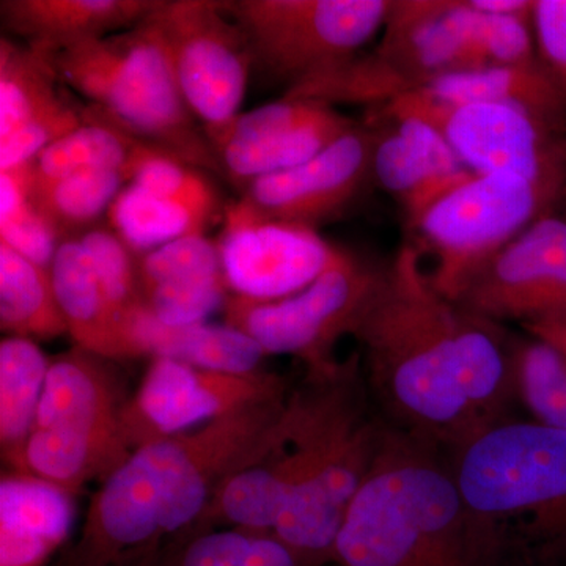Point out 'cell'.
<instances>
[{"mask_svg": "<svg viewBox=\"0 0 566 566\" xmlns=\"http://www.w3.org/2000/svg\"><path fill=\"white\" fill-rule=\"evenodd\" d=\"M353 337L398 428L434 444H464L515 398L512 337L438 292L415 243L379 266Z\"/></svg>", "mask_w": 566, "mask_h": 566, "instance_id": "obj_1", "label": "cell"}, {"mask_svg": "<svg viewBox=\"0 0 566 566\" xmlns=\"http://www.w3.org/2000/svg\"><path fill=\"white\" fill-rule=\"evenodd\" d=\"M289 395L133 450L93 494L61 566L133 564L196 526L227 479L273 450Z\"/></svg>", "mask_w": 566, "mask_h": 566, "instance_id": "obj_2", "label": "cell"}, {"mask_svg": "<svg viewBox=\"0 0 566 566\" xmlns=\"http://www.w3.org/2000/svg\"><path fill=\"white\" fill-rule=\"evenodd\" d=\"M434 442L385 427L374 463L344 517L342 566H452L474 523Z\"/></svg>", "mask_w": 566, "mask_h": 566, "instance_id": "obj_3", "label": "cell"}, {"mask_svg": "<svg viewBox=\"0 0 566 566\" xmlns=\"http://www.w3.org/2000/svg\"><path fill=\"white\" fill-rule=\"evenodd\" d=\"M153 11L132 29L44 59L62 84L125 132L203 172L222 174L207 134L182 98L172 55Z\"/></svg>", "mask_w": 566, "mask_h": 566, "instance_id": "obj_4", "label": "cell"}, {"mask_svg": "<svg viewBox=\"0 0 566 566\" xmlns=\"http://www.w3.org/2000/svg\"><path fill=\"white\" fill-rule=\"evenodd\" d=\"M126 398L112 360L74 346L52 357L20 472L81 493L129 455L123 433Z\"/></svg>", "mask_w": 566, "mask_h": 566, "instance_id": "obj_5", "label": "cell"}, {"mask_svg": "<svg viewBox=\"0 0 566 566\" xmlns=\"http://www.w3.org/2000/svg\"><path fill=\"white\" fill-rule=\"evenodd\" d=\"M479 69L468 0H392L375 51L304 81L297 93L331 106L379 107L447 74Z\"/></svg>", "mask_w": 566, "mask_h": 566, "instance_id": "obj_6", "label": "cell"}, {"mask_svg": "<svg viewBox=\"0 0 566 566\" xmlns=\"http://www.w3.org/2000/svg\"><path fill=\"white\" fill-rule=\"evenodd\" d=\"M564 193L515 174L474 175L411 226L433 259L431 282L457 301L483 268L528 227L553 214Z\"/></svg>", "mask_w": 566, "mask_h": 566, "instance_id": "obj_7", "label": "cell"}, {"mask_svg": "<svg viewBox=\"0 0 566 566\" xmlns=\"http://www.w3.org/2000/svg\"><path fill=\"white\" fill-rule=\"evenodd\" d=\"M452 471L474 521L566 517V431L499 420L457 447Z\"/></svg>", "mask_w": 566, "mask_h": 566, "instance_id": "obj_8", "label": "cell"}, {"mask_svg": "<svg viewBox=\"0 0 566 566\" xmlns=\"http://www.w3.org/2000/svg\"><path fill=\"white\" fill-rule=\"evenodd\" d=\"M253 69L297 82L342 65L385 28L392 0H234Z\"/></svg>", "mask_w": 566, "mask_h": 566, "instance_id": "obj_9", "label": "cell"}, {"mask_svg": "<svg viewBox=\"0 0 566 566\" xmlns=\"http://www.w3.org/2000/svg\"><path fill=\"white\" fill-rule=\"evenodd\" d=\"M378 270L334 245L322 273L300 293L277 301L230 294L223 319L252 337L266 356H293L307 375L329 374L340 365L335 346L353 335Z\"/></svg>", "mask_w": 566, "mask_h": 566, "instance_id": "obj_10", "label": "cell"}, {"mask_svg": "<svg viewBox=\"0 0 566 566\" xmlns=\"http://www.w3.org/2000/svg\"><path fill=\"white\" fill-rule=\"evenodd\" d=\"M378 109L415 115L433 126L471 174H515L564 193L566 133L531 112L505 104L444 102L420 91Z\"/></svg>", "mask_w": 566, "mask_h": 566, "instance_id": "obj_11", "label": "cell"}, {"mask_svg": "<svg viewBox=\"0 0 566 566\" xmlns=\"http://www.w3.org/2000/svg\"><path fill=\"white\" fill-rule=\"evenodd\" d=\"M189 111L205 134L241 114L253 69L248 41L219 0H159L155 11Z\"/></svg>", "mask_w": 566, "mask_h": 566, "instance_id": "obj_12", "label": "cell"}, {"mask_svg": "<svg viewBox=\"0 0 566 566\" xmlns=\"http://www.w3.org/2000/svg\"><path fill=\"white\" fill-rule=\"evenodd\" d=\"M290 394L285 378L263 370L233 375L151 357L139 389L123 409V433L129 449L185 433L249 406Z\"/></svg>", "mask_w": 566, "mask_h": 566, "instance_id": "obj_13", "label": "cell"}, {"mask_svg": "<svg viewBox=\"0 0 566 566\" xmlns=\"http://www.w3.org/2000/svg\"><path fill=\"white\" fill-rule=\"evenodd\" d=\"M216 244L230 294L253 301L300 293L318 277L334 251L315 229L275 221L243 199L223 211Z\"/></svg>", "mask_w": 566, "mask_h": 566, "instance_id": "obj_14", "label": "cell"}, {"mask_svg": "<svg viewBox=\"0 0 566 566\" xmlns=\"http://www.w3.org/2000/svg\"><path fill=\"white\" fill-rule=\"evenodd\" d=\"M493 323L566 316V219L549 214L512 241L455 301Z\"/></svg>", "mask_w": 566, "mask_h": 566, "instance_id": "obj_15", "label": "cell"}, {"mask_svg": "<svg viewBox=\"0 0 566 566\" xmlns=\"http://www.w3.org/2000/svg\"><path fill=\"white\" fill-rule=\"evenodd\" d=\"M356 122L331 104L283 96L241 112L221 132L208 136L222 174L244 186L314 158Z\"/></svg>", "mask_w": 566, "mask_h": 566, "instance_id": "obj_16", "label": "cell"}, {"mask_svg": "<svg viewBox=\"0 0 566 566\" xmlns=\"http://www.w3.org/2000/svg\"><path fill=\"white\" fill-rule=\"evenodd\" d=\"M374 128L356 123L314 158L249 182L241 199L275 221L316 230L337 218L374 181Z\"/></svg>", "mask_w": 566, "mask_h": 566, "instance_id": "obj_17", "label": "cell"}, {"mask_svg": "<svg viewBox=\"0 0 566 566\" xmlns=\"http://www.w3.org/2000/svg\"><path fill=\"white\" fill-rule=\"evenodd\" d=\"M137 273L145 311L166 326L207 322L230 296L218 244L205 234L137 255Z\"/></svg>", "mask_w": 566, "mask_h": 566, "instance_id": "obj_18", "label": "cell"}, {"mask_svg": "<svg viewBox=\"0 0 566 566\" xmlns=\"http://www.w3.org/2000/svg\"><path fill=\"white\" fill-rule=\"evenodd\" d=\"M51 275L74 346L112 363L147 356L139 329L112 303L80 238L62 241Z\"/></svg>", "mask_w": 566, "mask_h": 566, "instance_id": "obj_19", "label": "cell"}, {"mask_svg": "<svg viewBox=\"0 0 566 566\" xmlns=\"http://www.w3.org/2000/svg\"><path fill=\"white\" fill-rule=\"evenodd\" d=\"M159 0H2L7 31L36 54H57L139 24Z\"/></svg>", "mask_w": 566, "mask_h": 566, "instance_id": "obj_20", "label": "cell"}, {"mask_svg": "<svg viewBox=\"0 0 566 566\" xmlns=\"http://www.w3.org/2000/svg\"><path fill=\"white\" fill-rule=\"evenodd\" d=\"M74 495L24 472L0 482V566H44L66 542Z\"/></svg>", "mask_w": 566, "mask_h": 566, "instance_id": "obj_21", "label": "cell"}, {"mask_svg": "<svg viewBox=\"0 0 566 566\" xmlns=\"http://www.w3.org/2000/svg\"><path fill=\"white\" fill-rule=\"evenodd\" d=\"M420 92L444 102L517 107L542 118L557 132L566 133V93L542 62L447 74Z\"/></svg>", "mask_w": 566, "mask_h": 566, "instance_id": "obj_22", "label": "cell"}, {"mask_svg": "<svg viewBox=\"0 0 566 566\" xmlns=\"http://www.w3.org/2000/svg\"><path fill=\"white\" fill-rule=\"evenodd\" d=\"M140 338L147 356L167 357L222 374H259L268 357L252 337L227 323L166 326L147 314L142 322Z\"/></svg>", "mask_w": 566, "mask_h": 566, "instance_id": "obj_23", "label": "cell"}, {"mask_svg": "<svg viewBox=\"0 0 566 566\" xmlns=\"http://www.w3.org/2000/svg\"><path fill=\"white\" fill-rule=\"evenodd\" d=\"M218 211L219 205L188 202L126 185L106 218L123 243L142 255L180 238L205 234Z\"/></svg>", "mask_w": 566, "mask_h": 566, "instance_id": "obj_24", "label": "cell"}, {"mask_svg": "<svg viewBox=\"0 0 566 566\" xmlns=\"http://www.w3.org/2000/svg\"><path fill=\"white\" fill-rule=\"evenodd\" d=\"M50 365L31 338L7 335L0 342V447L13 472H20Z\"/></svg>", "mask_w": 566, "mask_h": 566, "instance_id": "obj_25", "label": "cell"}, {"mask_svg": "<svg viewBox=\"0 0 566 566\" xmlns=\"http://www.w3.org/2000/svg\"><path fill=\"white\" fill-rule=\"evenodd\" d=\"M0 327L31 340H52L69 334L57 303L51 268L25 259L0 243Z\"/></svg>", "mask_w": 566, "mask_h": 566, "instance_id": "obj_26", "label": "cell"}, {"mask_svg": "<svg viewBox=\"0 0 566 566\" xmlns=\"http://www.w3.org/2000/svg\"><path fill=\"white\" fill-rule=\"evenodd\" d=\"M84 123L73 133L40 153L31 163L36 180H54L85 170H115L125 175L142 139L125 132L102 112L88 106L82 109Z\"/></svg>", "mask_w": 566, "mask_h": 566, "instance_id": "obj_27", "label": "cell"}, {"mask_svg": "<svg viewBox=\"0 0 566 566\" xmlns=\"http://www.w3.org/2000/svg\"><path fill=\"white\" fill-rule=\"evenodd\" d=\"M150 566H301L270 532L191 528L153 554Z\"/></svg>", "mask_w": 566, "mask_h": 566, "instance_id": "obj_28", "label": "cell"}, {"mask_svg": "<svg viewBox=\"0 0 566 566\" xmlns=\"http://www.w3.org/2000/svg\"><path fill=\"white\" fill-rule=\"evenodd\" d=\"M378 118L379 125L371 126L375 133L374 181L397 200L411 227L458 186L442 180L392 123Z\"/></svg>", "mask_w": 566, "mask_h": 566, "instance_id": "obj_29", "label": "cell"}, {"mask_svg": "<svg viewBox=\"0 0 566 566\" xmlns=\"http://www.w3.org/2000/svg\"><path fill=\"white\" fill-rule=\"evenodd\" d=\"M126 185L125 175L115 170H85L54 180H36L32 174V197L66 240L96 227Z\"/></svg>", "mask_w": 566, "mask_h": 566, "instance_id": "obj_30", "label": "cell"}, {"mask_svg": "<svg viewBox=\"0 0 566 566\" xmlns=\"http://www.w3.org/2000/svg\"><path fill=\"white\" fill-rule=\"evenodd\" d=\"M510 348L515 397L534 422L566 431V354L528 334L512 337Z\"/></svg>", "mask_w": 566, "mask_h": 566, "instance_id": "obj_31", "label": "cell"}, {"mask_svg": "<svg viewBox=\"0 0 566 566\" xmlns=\"http://www.w3.org/2000/svg\"><path fill=\"white\" fill-rule=\"evenodd\" d=\"M46 59L2 35L0 40V139L62 96Z\"/></svg>", "mask_w": 566, "mask_h": 566, "instance_id": "obj_32", "label": "cell"}, {"mask_svg": "<svg viewBox=\"0 0 566 566\" xmlns=\"http://www.w3.org/2000/svg\"><path fill=\"white\" fill-rule=\"evenodd\" d=\"M62 237L32 197L31 164L0 170V243L51 268Z\"/></svg>", "mask_w": 566, "mask_h": 566, "instance_id": "obj_33", "label": "cell"}, {"mask_svg": "<svg viewBox=\"0 0 566 566\" xmlns=\"http://www.w3.org/2000/svg\"><path fill=\"white\" fill-rule=\"evenodd\" d=\"M84 123L82 109L59 96L50 106L0 139V170L31 164L41 151L73 133Z\"/></svg>", "mask_w": 566, "mask_h": 566, "instance_id": "obj_34", "label": "cell"}, {"mask_svg": "<svg viewBox=\"0 0 566 566\" xmlns=\"http://www.w3.org/2000/svg\"><path fill=\"white\" fill-rule=\"evenodd\" d=\"M474 48L480 69L539 62L532 14L501 17L474 10Z\"/></svg>", "mask_w": 566, "mask_h": 566, "instance_id": "obj_35", "label": "cell"}, {"mask_svg": "<svg viewBox=\"0 0 566 566\" xmlns=\"http://www.w3.org/2000/svg\"><path fill=\"white\" fill-rule=\"evenodd\" d=\"M536 54L566 93V0H534Z\"/></svg>", "mask_w": 566, "mask_h": 566, "instance_id": "obj_36", "label": "cell"}, {"mask_svg": "<svg viewBox=\"0 0 566 566\" xmlns=\"http://www.w3.org/2000/svg\"><path fill=\"white\" fill-rule=\"evenodd\" d=\"M468 2L480 13L501 14V17L532 14V7H534V0H468Z\"/></svg>", "mask_w": 566, "mask_h": 566, "instance_id": "obj_37", "label": "cell"}, {"mask_svg": "<svg viewBox=\"0 0 566 566\" xmlns=\"http://www.w3.org/2000/svg\"><path fill=\"white\" fill-rule=\"evenodd\" d=\"M523 329L532 337L545 340L566 354V316L546 322L524 324Z\"/></svg>", "mask_w": 566, "mask_h": 566, "instance_id": "obj_38", "label": "cell"}, {"mask_svg": "<svg viewBox=\"0 0 566 566\" xmlns=\"http://www.w3.org/2000/svg\"><path fill=\"white\" fill-rule=\"evenodd\" d=\"M153 556H148L147 558H142V560L133 562V564H126L120 566H150V560Z\"/></svg>", "mask_w": 566, "mask_h": 566, "instance_id": "obj_39", "label": "cell"}, {"mask_svg": "<svg viewBox=\"0 0 566 566\" xmlns=\"http://www.w3.org/2000/svg\"><path fill=\"white\" fill-rule=\"evenodd\" d=\"M564 199H566V167H565V186H564Z\"/></svg>", "mask_w": 566, "mask_h": 566, "instance_id": "obj_40", "label": "cell"}]
</instances>
